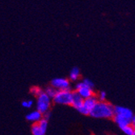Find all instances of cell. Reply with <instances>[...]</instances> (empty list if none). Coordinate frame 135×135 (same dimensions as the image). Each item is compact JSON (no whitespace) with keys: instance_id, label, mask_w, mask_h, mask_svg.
I'll list each match as a JSON object with an SVG mask.
<instances>
[{"instance_id":"cell-1","label":"cell","mask_w":135,"mask_h":135,"mask_svg":"<svg viewBox=\"0 0 135 135\" xmlns=\"http://www.w3.org/2000/svg\"><path fill=\"white\" fill-rule=\"evenodd\" d=\"M89 115L95 118H112L114 116V107L104 101H97Z\"/></svg>"},{"instance_id":"cell-2","label":"cell","mask_w":135,"mask_h":135,"mask_svg":"<svg viewBox=\"0 0 135 135\" xmlns=\"http://www.w3.org/2000/svg\"><path fill=\"white\" fill-rule=\"evenodd\" d=\"M72 93L70 89L66 90H57L54 97V101L58 104L71 105L72 103Z\"/></svg>"},{"instance_id":"cell-3","label":"cell","mask_w":135,"mask_h":135,"mask_svg":"<svg viewBox=\"0 0 135 135\" xmlns=\"http://www.w3.org/2000/svg\"><path fill=\"white\" fill-rule=\"evenodd\" d=\"M37 97V110L43 114L50 109V98L47 95L45 92H41Z\"/></svg>"},{"instance_id":"cell-4","label":"cell","mask_w":135,"mask_h":135,"mask_svg":"<svg viewBox=\"0 0 135 135\" xmlns=\"http://www.w3.org/2000/svg\"><path fill=\"white\" fill-rule=\"evenodd\" d=\"M96 102H97L96 98L94 97L93 95L90 96L88 98H86V99L83 100V103L82 107H80L77 110L80 113H82L83 115H89L90 112L91 111V109L94 108Z\"/></svg>"},{"instance_id":"cell-5","label":"cell","mask_w":135,"mask_h":135,"mask_svg":"<svg viewBox=\"0 0 135 135\" xmlns=\"http://www.w3.org/2000/svg\"><path fill=\"white\" fill-rule=\"evenodd\" d=\"M76 90H77L76 91L83 98V99H86V98H88V97L93 95L92 88H89L88 86L86 85L83 82L77 84Z\"/></svg>"},{"instance_id":"cell-6","label":"cell","mask_w":135,"mask_h":135,"mask_svg":"<svg viewBox=\"0 0 135 135\" xmlns=\"http://www.w3.org/2000/svg\"><path fill=\"white\" fill-rule=\"evenodd\" d=\"M51 86L57 90L70 89V83L67 79L63 78L54 79L51 81Z\"/></svg>"},{"instance_id":"cell-7","label":"cell","mask_w":135,"mask_h":135,"mask_svg":"<svg viewBox=\"0 0 135 135\" xmlns=\"http://www.w3.org/2000/svg\"><path fill=\"white\" fill-rule=\"evenodd\" d=\"M114 114L123 116V117L129 119L130 121H131L132 117H133V112L130 109H129L127 108H124V107H120V106H117L114 108Z\"/></svg>"},{"instance_id":"cell-8","label":"cell","mask_w":135,"mask_h":135,"mask_svg":"<svg viewBox=\"0 0 135 135\" xmlns=\"http://www.w3.org/2000/svg\"><path fill=\"white\" fill-rule=\"evenodd\" d=\"M83 98L77 92L75 91L72 93V103L71 105L73 107H75L76 109L79 108L80 107H82L83 103Z\"/></svg>"},{"instance_id":"cell-9","label":"cell","mask_w":135,"mask_h":135,"mask_svg":"<svg viewBox=\"0 0 135 135\" xmlns=\"http://www.w3.org/2000/svg\"><path fill=\"white\" fill-rule=\"evenodd\" d=\"M114 120L116 123L118 125L119 127L120 126H126V125H131V122L130 120L123 117V116H120L118 114H114Z\"/></svg>"},{"instance_id":"cell-10","label":"cell","mask_w":135,"mask_h":135,"mask_svg":"<svg viewBox=\"0 0 135 135\" xmlns=\"http://www.w3.org/2000/svg\"><path fill=\"white\" fill-rule=\"evenodd\" d=\"M42 117H43L42 113L37 110V111H35L28 114L26 116V119L32 122H38L42 118Z\"/></svg>"},{"instance_id":"cell-11","label":"cell","mask_w":135,"mask_h":135,"mask_svg":"<svg viewBox=\"0 0 135 135\" xmlns=\"http://www.w3.org/2000/svg\"><path fill=\"white\" fill-rule=\"evenodd\" d=\"M122 131H123L127 135H134L135 134V129H134V126L132 125H126L119 127Z\"/></svg>"},{"instance_id":"cell-12","label":"cell","mask_w":135,"mask_h":135,"mask_svg":"<svg viewBox=\"0 0 135 135\" xmlns=\"http://www.w3.org/2000/svg\"><path fill=\"white\" fill-rule=\"evenodd\" d=\"M38 125L41 129V135H44L46 133L47 131V127H48V120H45V118H41L39 121H38Z\"/></svg>"},{"instance_id":"cell-13","label":"cell","mask_w":135,"mask_h":135,"mask_svg":"<svg viewBox=\"0 0 135 135\" xmlns=\"http://www.w3.org/2000/svg\"><path fill=\"white\" fill-rule=\"evenodd\" d=\"M79 69L78 67H74L71 71H70V79L71 80H77L78 78L79 77Z\"/></svg>"},{"instance_id":"cell-14","label":"cell","mask_w":135,"mask_h":135,"mask_svg":"<svg viewBox=\"0 0 135 135\" xmlns=\"http://www.w3.org/2000/svg\"><path fill=\"white\" fill-rule=\"evenodd\" d=\"M32 133L33 135H41L39 125L36 122H34V124L32 126Z\"/></svg>"},{"instance_id":"cell-15","label":"cell","mask_w":135,"mask_h":135,"mask_svg":"<svg viewBox=\"0 0 135 135\" xmlns=\"http://www.w3.org/2000/svg\"><path fill=\"white\" fill-rule=\"evenodd\" d=\"M57 89L53 88V87H50V88H48L45 91V93L47 94V95L50 97V98H54L55 94L57 93Z\"/></svg>"},{"instance_id":"cell-16","label":"cell","mask_w":135,"mask_h":135,"mask_svg":"<svg viewBox=\"0 0 135 135\" xmlns=\"http://www.w3.org/2000/svg\"><path fill=\"white\" fill-rule=\"evenodd\" d=\"M31 92L33 94V95H36V96H38L41 92H43L42 91V90L40 88H38V87H33V88H31Z\"/></svg>"},{"instance_id":"cell-17","label":"cell","mask_w":135,"mask_h":135,"mask_svg":"<svg viewBox=\"0 0 135 135\" xmlns=\"http://www.w3.org/2000/svg\"><path fill=\"white\" fill-rule=\"evenodd\" d=\"M33 102L32 100H28V101H23L22 102V105L24 108H31Z\"/></svg>"},{"instance_id":"cell-18","label":"cell","mask_w":135,"mask_h":135,"mask_svg":"<svg viewBox=\"0 0 135 135\" xmlns=\"http://www.w3.org/2000/svg\"><path fill=\"white\" fill-rule=\"evenodd\" d=\"M83 83H84L86 85H87V86H88L89 88H93V87H94V83H93L90 79H84Z\"/></svg>"},{"instance_id":"cell-19","label":"cell","mask_w":135,"mask_h":135,"mask_svg":"<svg viewBox=\"0 0 135 135\" xmlns=\"http://www.w3.org/2000/svg\"><path fill=\"white\" fill-rule=\"evenodd\" d=\"M106 98V92L105 91H101L100 92V99L101 101H104Z\"/></svg>"},{"instance_id":"cell-20","label":"cell","mask_w":135,"mask_h":135,"mask_svg":"<svg viewBox=\"0 0 135 135\" xmlns=\"http://www.w3.org/2000/svg\"><path fill=\"white\" fill-rule=\"evenodd\" d=\"M43 114H44V118H45V120H48L50 118V116H51V114H50V113L49 112V111H47V112L44 113Z\"/></svg>"}]
</instances>
